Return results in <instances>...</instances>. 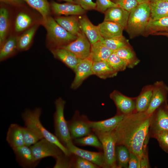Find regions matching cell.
Instances as JSON below:
<instances>
[{"label": "cell", "instance_id": "cell-21", "mask_svg": "<svg viewBox=\"0 0 168 168\" xmlns=\"http://www.w3.org/2000/svg\"><path fill=\"white\" fill-rule=\"evenodd\" d=\"M50 50L55 58L60 60L73 71L81 60L71 51L63 48L53 49Z\"/></svg>", "mask_w": 168, "mask_h": 168}, {"label": "cell", "instance_id": "cell-4", "mask_svg": "<svg viewBox=\"0 0 168 168\" xmlns=\"http://www.w3.org/2000/svg\"><path fill=\"white\" fill-rule=\"evenodd\" d=\"M150 2L139 4L130 12L125 30L131 39L143 35L151 18Z\"/></svg>", "mask_w": 168, "mask_h": 168}, {"label": "cell", "instance_id": "cell-30", "mask_svg": "<svg viewBox=\"0 0 168 168\" xmlns=\"http://www.w3.org/2000/svg\"><path fill=\"white\" fill-rule=\"evenodd\" d=\"M38 27V24L34 25L25 30L23 34L18 37L17 46L18 51H24L29 49Z\"/></svg>", "mask_w": 168, "mask_h": 168}, {"label": "cell", "instance_id": "cell-5", "mask_svg": "<svg viewBox=\"0 0 168 168\" xmlns=\"http://www.w3.org/2000/svg\"><path fill=\"white\" fill-rule=\"evenodd\" d=\"M65 101L61 98L56 99L54 104L55 111L54 115L55 135L60 142L67 148L73 143L64 116Z\"/></svg>", "mask_w": 168, "mask_h": 168}, {"label": "cell", "instance_id": "cell-45", "mask_svg": "<svg viewBox=\"0 0 168 168\" xmlns=\"http://www.w3.org/2000/svg\"><path fill=\"white\" fill-rule=\"evenodd\" d=\"M75 4L80 5L86 11L96 10V4L92 0H73Z\"/></svg>", "mask_w": 168, "mask_h": 168}, {"label": "cell", "instance_id": "cell-51", "mask_svg": "<svg viewBox=\"0 0 168 168\" xmlns=\"http://www.w3.org/2000/svg\"><path fill=\"white\" fill-rule=\"evenodd\" d=\"M139 4L145 2H149V0H137Z\"/></svg>", "mask_w": 168, "mask_h": 168}, {"label": "cell", "instance_id": "cell-19", "mask_svg": "<svg viewBox=\"0 0 168 168\" xmlns=\"http://www.w3.org/2000/svg\"><path fill=\"white\" fill-rule=\"evenodd\" d=\"M81 30L85 34L91 44L100 41L101 36L98 26L94 25L85 15L79 16Z\"/></svg>", "mask_w": 168, "mask_h": 168}, {"label": "cell", "instance_id": "cell-1", "mask_svg": "<svg viewBox=\"0 0 168 168\" xmlns=\"http://www.w3.org/2000/svg\"><path fill=\"white\" fill-rule=\"evenodd\" d=\"M152 116L135 112L125 116L114 130L116 145L126 147L140 161L146 140L149 136Z\"/></svg>", "mask_w": 168, "mask_h": 168}, {"label": "cell", "instance_id": "cell-29", "mask_svg": "<svg viewBox=\"0 0 168 168\" xmlns=\"http://www.w3.org/2000/svg\"><path fill=\"white\" fill-rule=\"evenodd\" d=\"M92 71L93 75L104 79L114 77L118 73L110 67L106 61L93 62Z\"/></svg>", "mask_w": 168, "mask_h": 168}, {"label": "cell", "instance_id": "cell-34", "mask_svg": "<svg viewBox=\"0 0 168 168\" xmlns=\"http://www.w3.org/2000/svg\"><path fill=\"white\" fill-rule=\"evenodd\" d=\"M36 10L41 15L42 18L50 15V3L48 0H22Z\"/></svg>", "mask_w": 168, "mask_h": 168}, {"label": "cell", "instance_id": "cell-36", "mask_svg": "<svg viewBox=\"0 0 168 168\" xmlns=\"http://www.w3.org/2000/svg\"><path fill=\"white\" fill-rule=\"evenodd\" d=\"M100 41L107 48L113 51L130 45L128 40L123 35L110 39L103 38Z\"/></svg>", "mask_w": 168, "mask_h": 168}, {"label": "cell", "instance_id": "cell-31", "mask_svg": "<svg viewBox=\"0 0 168 168\" xmlns=\"http://www.w3.org/2000/svg\"><path fill=\"white\" fill-rule=\"evenodd\" d=\"M8 10L2 6L0 9V46L7 40L10 27V16Z\"/></svg>", "mask_w": 168, "mask_h": 168}, {"label": "cell", "instance_id": "cell-10", "mask_svg": "<svg viewBox=\"0 0 168 168\" xmlns=\"http://www.w3.org/2000/svg\"><path fill=\"white\" fill-rule=\"evenodd\" d=\"M153 90L149 105L144 112L148 115H152L166 101L168 92V87L162 81H157L153 84Z\"/></svg>", "mask_w": 168, "mask_h": 168}, {"label": "cell", "instance_id": "cell-16", "mask_svg": "<svg viewBox=\"0 0 168 168\" xmlns=\"http://www.w3.org/2000/svg\"><path fill=\"white\" fill-rule=\"evenodd\" d=\"M50 6L53 13L58 16H81L83 15L86 11L78 5L68 2L59 3L52 1Z\"/></svg>", "mask_w": 168, "mask_h": 168}, {"label": "cell", "instance_id": "cell-42", "mask_svg": "<svg viewBox=\"0 0 168 168\" xmlns=\"http://www.w3.org/2000/svg\"><path fill=\"white\" fill-rule=\"evenodd\" d=\"M71 155L68 156L63 153L58 156L55 158L56 163L54 167H72V158H70Z\"/></svg>", "mask_w": 168, "mask_h": 168}, {"label": "cell", "instance_id": "cell-26", "mask_svg": "<svg viewBox=\"0 0 168 168\" xmlns=\"http://www.w3.org/2000/svg\"><path fill=\"white\" fill-rule=\"evenodd\" d=\"M114 52L126 63L128 68H133L140 62L130 45L121 48Z\"/></svg>", "mask_w": 168, "mask_h": 168}, {"label": "cell", "instance_id": "cell-40", "mask_svg": "<svg viewBox=\"0 0 168 168\" xmlns=\"http://www.w3.org/2000/svg\"><path fill=\"white\" fill-rule=\"evenodd\" d=\"M72 157V167L76 168H97L98 166L90 161L75 155Z\"/></svg>", "mask_w": 168, "mask_h": 168}, {"label": "cell", "instance_id": "cell-8", "mask_svg": "<svg viewBox=\"0 0 168 168\" xmlns=\"http://www.w3.org/2000/svg\"><path fill=\"white\" fill-rule=\"evenodd\" d=\"M110 97L116 105L117 114L125 116L136 112V97H128L116 90L110 94Z\"/></svg>", "mask_w": 168, "mask_h": 168}, {"label": "cell", "instance_id": "cell-44", "mask_svg": "<svg viewBox=\"0 0 168 168\" xmlns=\"http://www.w3.org/2000/svg\"><path fill=\"white\" fill-rule=\"evenodd\" d=\"M96 10L104 13L109 8L119 6L111 0H96Z\"/></svg>", "mask_w": 168, "mask_h": 168}, {"label": "cell", "instance_id": "cell-13", "mask_svg": "<svg viewBox=\"0 0 168 168\" xmlns=\"http://www.w3.org/2000/svg\"><path fill=\"white\" fill-rule=\"evenodd\" d=\"M93 63L89 57L80 60L74 71L75 76L71 84V89H77L85 79L93 75L92 71Z\"/></svg>", "mask_w": 168, "mask_h": 168}, {"label": "cell", "instance_id": "cell-22", "mask_svg": "<svg viewBox=\"0 0 168 168\" xmlns=\"http://www.w3.org/2000/svg\"><path fill=\"white\" fill-rule=\"evenodd\" d=\"M79 16L77 15L58 16L55 18L57 22L70 34L77 36L81 31Z\"/></svg>", "mask_w": 168, "mask_h": 168}, {"label": "cell", "instance_id": "cell-52", "mask_svg": "<svg viewBox=\"0 0 168 168\" xmlns=\"http://www.w3.org/2000/svg\"><path fill=\"white\" fill-rule=\"evenodd\" d=\"M59 0L64 1H66L68 2L75 4L73 0Z\"/></svg>", "mask_w": 168, "mask_h": 168}, {"label": "cell", "instance_id": "cell-37", "mask_svg": "<svg viewBox=\"0 0 168 168\" xmlns=\"http://www.w3.org/2000/svg\"><path fill=\"white\" fill-rule=\"evenodd\" d=\"M75 143L82 146H89L103 149L102 144L97 136L91 134L84 137L74 139Z\"/></svg>", "mask_w": 168, "mask_h": 168}, {"label": "cell", "instance_id": "cell-20", "mask_svg": "<svg viewBox=\"0 0 168 168\" xmlns=\"http://www.w3.org/2000/svg\"><path fill=\"white\" fill-rule=\"evenodd\" d=\"M6 140L12 150L24 145L23 127L16 124H11L8 128Z\"/></svg>", "mask_w": 168, "mask_h": 168}, {"label": "cell", "instance_id": "cell-49", "mask_svg": "<svg viewBox=\"0 0 168 168\" xmlns=\"http://www.w3.org/2000/svg\"><path fill=\"white\" fill-rule=\"evenodd\" d=\"M154 35H161L168 37V32H158L154 34Z\"/></svg>", "mask_w": 168, "mask_h": 168}, {"label": "cell", "instance_id": "cell-50", "mask_svg": "<svg viewBox=\"0 0 168 168\" xmlns=\"http://www.w3.org/2000/svg\"><path fill=\"white\" fill-rule=\"evenodd\" d=\"M150 3H154L158 2L166 1L168 2V0H149Z\"/></svg>", "mask_w": 168, "mask_h": 168}, {"label": "cell", "instance_id": "cell-41", "mask_svg": "<svg viewBox=\"0 0 168 168\" xmlns=\"http://www.w3.org/2000/svg\"><path fill=\"white\" fill-rule=\"evenodd\" d=\"M158 141L159 146L168 153V131H163L155 133L152 136Z\"/></svg>", "mask_w": 168, "mask_h": 168}, {"label": "cell", "instance_id": "cell-3", "mask_svg": "<svg viewBox=\"0 0 168 168\" xmlns=\"http://www.w3.org/2000/svg\"><path fill=\"white\" fill-rule=\"evenodd\" d=\"M41 23L47 31V45L50 49L66 45L77 38V36L67 31L50 15L43 18Z\"/></svg>", "mask_w": 168, "mask_h": 168}, {"label": "cell", "instance_id": "cell-48", "mask_svg": "<svg viewBox=\"0 0 168 168\" xmlns=\"http://www.w3.org/2000/svg\"><path fill=\"white\" fill-rule=\"evenodd\" d=\"M0 1L2 4L18 7H22L25 3L22 0H0Z\"/></svg>", "mask_w": 168, "mask_h": 168}, {"label": "cell", "instance_id": "cell-6", "mask_svg": "<svg viewBox=\"0 0 168 168\" xmlns=\"http://www.w3.org/2000/svg\"><path fill=\"white\" fill-rule=\"evenodd\" d=\"M95 133L102 146L105 168H118L116 156V140L114 130L106 133Z\"/></svg>", "mask_w": 168, "mask_h": 168}, {"label": "cell", "instance_id": "cell-17", "mask_svg": "<svg viewBox=\"0 0 168 168\" xmlns=\"http://www.w3.org/2000/svg\"><path fill=\"white\" fill-rule=\"evenodd\" d=\"M17 161L23 168H33L39 163L35 159L30 147L25 145L13 150Z\"/></svg>", "mask_w": 168, "mask_h": 168}, {"label": "cell", "instance_id": "cell-7", "mask_svg": "<svg viewBox=\"0 0 168 168\" xmlns=\"http://www.w3.org/2000/svg\"><path fill=\"white\" fill-rule=\"evenodd\" d=\"M30 147L35 160L39 162L46 157H52L55 159L63 153L57 146L44 138Z\"/></svg>", "mask_w": 168, "mask_h": 168}, {"label": "cell", "instance_id": "cell-46", "mask_svg": "<svg viewBox=\"0 0 168 168\" xmlns=\"http://www.w3.org/2000/svg\"><path fill=\"white\" fill-rule=\"evenodd\" d=\"M147 138L146 140L143 148V152L140 160V168H149L150 165L148 157L147 145Z\"/></svg>", "mask_w": 168, "mask_h": 168}, {"label": "cell", "instance_id": "cell-14", "mask_svg": "<svg viewBox=\"0 0 168 168\" xmlns=\"http://www.w3.org/2000/svg\"><path fill=\"white\" fill-rule=\"evenodd\" d=\"M67 148L72 154L82 157L99 167L105 168V161L103 152L86 150L76 147L73 143L69 146Z\"/></svg>", "mask_w": 168, "mask_h": 168}, {"label": "cell", "instance_id": "cell-39", "mask_svg": "<svg viewBox=\"0 0 168 168\" xmlns=\"http://www.w3.org/2000/svg\"><path fill=\"white\" fill-rule=\"evenodd\" d=\"M106 61L110 67L117 72L124 71L127 68L126 63L114 52Z\"/></svg>", "mask_w": 168, "mask_h": 168}, {"label": "cell", "instance_id": "cell-38", "mask_svg": "<svg viewBox=\"0 0 168 168\" xmlns=\"http://www.w3.org/2000/svg\"><path fill=\"white\" fill-rule=\"evenodd\" d=\"M24 140L25 145L30 147L44 138L32 129L23 127Z\"/></svg>", "mask_w": 168, "mask_h": 168}, {"label": "cell", "instance_id": "cell-28", "mask_svg": "<svg viewBox=\"0 0 168 168\" xmlns=\"http://www.w3.org/2000/svg\"><path fill=\"white\" fill-rule=\"evenodd\" d=\"M18 36H12L7 39L0 46L1 62L12 57L18 51L17 46Z\"/></svg>", "mask_w": 168, "mask_h": 168}, {"label": "cell", "instance_id": "cell-27", "mask_svg": "<svg viewBox=\"0 0 168 168\" xmlns=\"http://www.w3.org/2000/svg\"><path fill=\"white\" fill-rule=\"evenodd\" d=\"M158 32H168V16L153 19L150 18L143 35H148Z\"/></svg>", "mask_w": 168, "mask_h": 168}, {"label": "cell", "instance_id": "cell-33", "mask_svg": "<svg viewBox=\"0 0 168 168\" xmlns=\"http://www.w3.org/2000/svg\"><path fill=\"white\" fill-rule=\"evenodd\" d=\"M151 18L156 19L168 16V2L150 3Z\"/></svg>", "mask_w": 168, "mask_h": 168}, {"label": "cell", "instance_id": "cell-35", "mask_svg": "<svg viewBox=\"0 0 168 168\" xmlns=\"http://www.w3.org/2000/svg\"><path fill=\"white\" fill-rule=\"evenodd\" d=\"M130 152L127 147L123 145L116 147V156L118 168L128 167Z\"/></svg>", "mask_w": 168, "mask_h": 168}, {"label": "cell", "instance_id": "cell-12", "mask_svg": "<svg viewBox=\"0 0 168 168\" xmlns=\"http://www.w3.org/2000/svg\"><path fill=\"white\" fill-rule=\"evenodd\" d=\"M163 131H168V106L161 105L153 113L150 127L151 136Z\"/></svg>", "mask_w": 168, "mask_h": 168}, {"label": "cell", "instance_id": "cell-2", "mask_svg": "<svg viewBox=\"0 0 168 168\" xmlns=\"http://www.w3.org/2000/svg\"><path fill=\"white\" fill-rule=\"evenodd\" d=\"M42 113L40 108L36 107L33 110L27 109L22 114L26 127L30 128L38 133L44 138L57 146L66 155L70 156L72 153L64 146L55 135L46 129L40 120Z\"/></svg>", "mask_w": 168, "mask_h": 168}, {"label": "cell", "instance_id": "cell-11", "mask_svg": "<svg viewBox=\"0 0 168 168\" xmlns=\"http://www.w3.org/2000/svg\"><path fill=\"white\" fill-rule=\"evenodd\" d=\"M88 120L84 116H80L76 114L71 120L67 122L72 139L82 138L91 133V129L88 124Z\"/></svg>", "mask_w": 168, "mask_h": 168}, {"label": "cell", "instance_id": "cell-23", "mask_svg": "<svg viewBox=\"0 0 168 168\" xmlns=\"http://www.w3.org/2000/svg\"><path fill=\"white\" fill-rule=\"evenodd\" d=\"M153 90V84L144 86L139 95L136 98V112H144L148 109L152 96Z\"/></svg>", "mask_w": 168, "mask_h": 168}, {"label": "cell", "instance_id": "cell-47", "mask_svg": "<svg viewBox=\"0 0 168 168\" xmlns=\"http://www.w3.org/2000/svg\"><path fill=\"white\" fill-rule=\"evenodd\" d=\"M128 168H140V161L139 158L136 155L131 152H130Z\"/></svg>", "mask_w": 168, "mask_h": 168}, {"label": "cell", "instance_id": "cell-25", "mask_svg": "<svg viewBox=\"0 0 168 168\" xmlns=\"http://www.w3.org/2000/svg\"><path fill=\"white\" fill-rule=\"evenodd\" d=\"M113 52L99 41L91 44L89 57L93 62L106 61Z\"/></svg>", "mask_w": 168, "mask_h": 168}, {"label": "cell", "instance_id": "cell-15", "mask_svg": "<svg viewBox=\"0 0 168 168\" xmlns=\"http://www.w3.org/2000/svg\"><path fill=\"white\" fill-rule=\"evenodd\" d=\"M125 116L116 114L114 116L103 120L92 121L88 120L91 130L95 132L106 133L114 130Z\"/></svg>", "mask_w": 168, "mask_h": 168}, {"label": "cell", "instance_id": "cell-43", "mask_svg": "<svg viewBox=\"0 0 168 168\" xmlns=\"http://www.w3.org/2000/svg\"><path fill=\"white\" fill-rule=\"evenodd\" d=\"M119 7L130 12L139 4L137 0H113Z\"/></svg>", "mask_w": 168, "mask_h": 168}, {"label": "cell", "instance_id": "cell-18", "mask_svg": "<svg viewBox=\"0 0 168 168\" xmlns=\"http://www.w3.org/2000/svg\"><path fill=\"white\" fill-rule=\"evenodd\" d=\"M130 12L119 7H111L104 13V21L114 22L120 25L125 30Z\"/></svg>", "mask_w": 168, "mask_h": 168}, {"label": "cell", "instance_id": "cell-24", "mask_svg": "<svg viewBox=\"0 0 168 168\" xmlns=\"http://www.w3.org/2000/svg\"><path fill=\"white\" fill-rule=\"evenodd\" d=\"M98 26L100 35L104 39L123 35L124 29L120 25L114 22L104 21Z\"/></svg>", "mask_w": 168, "mask_h": 168}, {"label": "cell", "instance_id": "cell-9", "mask_svg": "<svg viewBox=\"0 0 168 168\" xmlns=\"http://www.w3.org/2000/svg\"><path fill=\"white\" fill-rule=\"evenodd\" d=\"M77 36L76 40L60 48L71 51L81 60L88 58L91 50L90 42L82 30Z\"/></svg>", "mask_w": 168, "mask_h": 168}, {"label": "cell", "instance_id": "cell-32", "mask_svg": "<svg viewBox=\"0 0 168 168\" xmlns=\"http://www.w3.org/2000/svg\"><path fill=\"white\" fill-rule=\"evenodd\" d=\"M32 17L25 11H21L17 15L15 20V30L17 32L25 31L33 25Z\"/></svg>", "mask_w": 168, "mask_h": 168}]
</instances>
